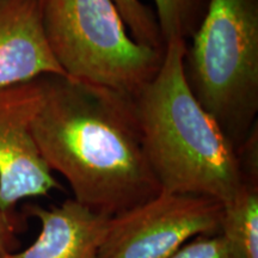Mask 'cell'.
Returning a JSON list of instances; mask_svg holds the SVG:
<instances>
[{
    "label": "cell",
    "mask_w": 258,
    "mask_h": 258,
    "mask_svg": "<svg viewBox=\"0 0 258 258\" xmlns=\"http://www.w3.org/2000/svg\"><path fill=\"white\" fill-rule=\"evenodd\" d=\"M32 137L73 200L112 218L156 198L160 186L145 154L132 97L66 76H46Z\"/></svg>",
    "instance_id": "cell-1"
},
{
    "label": "cell",
    "mask_w": 258,
    "mask_h": 258,
    "mask_svg": "<svg viewBox=\"0 0 258 258\" xmlns=\"http://www.w3.org/2000/svg\"><path fill=\"white\" fill-rule=\"evenodd\" d=\"M186 42H166L154 78L134 97L145 154L161 191L222 206L249 179L238 150L192 95L184 74Z\"/></svg>",
    "instance_id": "cell-2"
},
{
    "label": "cell",
    "mask_w": 258,
    "mask_h": 258,
    "mask_svg": "<svg viewBox=\"0 0 258 258\" xmlns=\"http://www.w3.org/2000/svg\"><path fill=\"white\" fill-rule=\"evenodd\" d=\"M190 38L186 83L238 150L257 125L258 0H209Z\"/></svg>",
    "instance_id": "cell-3"
},
{
    "label": "cell",
    "mask_w": 258,
    "mask_h": 258,
    "mask_svg": "<svg viewBox=\"0 0 258 258\" xmlns=\"http://www.w3.org/2000/svg\"><path fill=\"white\" fill-rule=\"evenodd\" d=\"M40 10L66 77L134 98L159 71L165 49L135 41L114 0H40Z\"/></svg>",
    "instance_id": "cell-4"
},
{
    "label": "cell",
    "mask_w": 258,
    "mask_h": 258,
    "mask_svg": "<svg viewBox=\"0 0 258 258\" xmlns=\"http://www.w3.org/2000/svg\"><path fill=\"white\" fill-rule=\"evenodd\" d=\"M221 215L215 200L160 191L109 219L97 258H169L199 235L219 234Z\"/></svg>",
    "instance_id": "cell-5"
},
{
    "label": "cell",
    "mask_w": 258,
    "mask_h": 258,
    "mask_svg": "<svg viewBox=\"0 0 258 258\" xmlns=\"http://www.w3.org/2000/svg\"><path fill=\"white\" fill-rule=\"evenodd\" d=\"M44 92L46 76L0 88V209L4 212H16L21 200L63 190L32 137Z\"/></svg>",
    "instance_id": "cell-6"
},
{
    "label": "cell",
    "mask_w": 258,
    "mask_h": 258,
    "mask_svg": "<svg viewBox=\"0 0 258 258\" xmlns=\"http://www.w3.org/2000/svg\"><path fill=\"white\" fill-rule=\"evenodd\" d=\"M64 76L48 47L40 0H0V88Z\"/></svg>",
    "instance_id": "cell-7"
},
{
    "label": "cell",
    "mask_w": 258,
    "mask_h": 258,
    "mask_svg": "<svg viewBox=\"0 0 258 258\" xmlns=\"http://www.w3.org/2000/svg\"><path fill=\"white\" fill-rule=\"evenodd\" d=\"M25 212L41 222L40 234L28 249L0 258H97L110 219L73 199L50 208L29 205Z\"/></svg>",
    "instance_id": "cell-8"
},
{
    "label": "cell",
    "mask_w": 258,
    "mask_h": 258,
    "mask_svg": "<svg viewBox=\"0 0 258 258\" xmlns=\"http://www.w3.org/2000/svg\"><path fill=\"white\" fill-rule=\"evenodd\" d=\"M237 258H258V180H247L222 206L220 232Z\"/></svg>",
    "instance_id": "cell-9"
},
{
    "label": "cell",
    "mask_w": 258,
    "mask_h": 258,
    "mask_svg": "<svg viewBox=\"0 0 258 258\" xmlns=\"http://www.w3.org/2000/svg\"><path fill=\"white\" fill-rule=\"evenodd\" d=\"M164 43L188 41L205 17L209 0H153Z\"/></svg>",
    "instance_id": "cell-10"
},
{
    "label": "cell",
    "mask_w": 258,
    "mask_h": 258,
    "mask_svg": "<svg viewBox=\"0 0 258 258\" xmlns=\"http://www.w3.org/2000/svg\"><path fill=\"white\" fill-rule=\"evenodd\" d=\"M114 3L135 41L156 49H165L156 14L150 6L141 0H114Z\"/></svg>",
    "instance_id": "cell-11"
},
{
    "label": "cell",
    "mask_w": 258,
    "mask_h": 258,
    "mask_svg": "<svg viewBox=\"0 0 258 258\" xmlns=\"http://www.w3.org/2000/svg\"><path fill=\"white\" fill-rule=\"evenodd\" d=\"M169 258H237L221 234L199 235Z\"/></svg>",
    "instance_id": "cell-12"
},
{
    "label": "cell",
    "mask_w": 258,
    "mask_h": 258,
    "mask_svg": "<svg viewBox=\"0 0 258 258\" xmlns=\"http://www.w3.org/2000/svg\"><path fill=\"white\" fill-rule=\"evenodd\" d=\"M25 228L24 218L16 212L0 209V254L14 252L18 247L17 233Z\"/></svg>",
    "instance_id": "cell-13"
}]
</instances>
